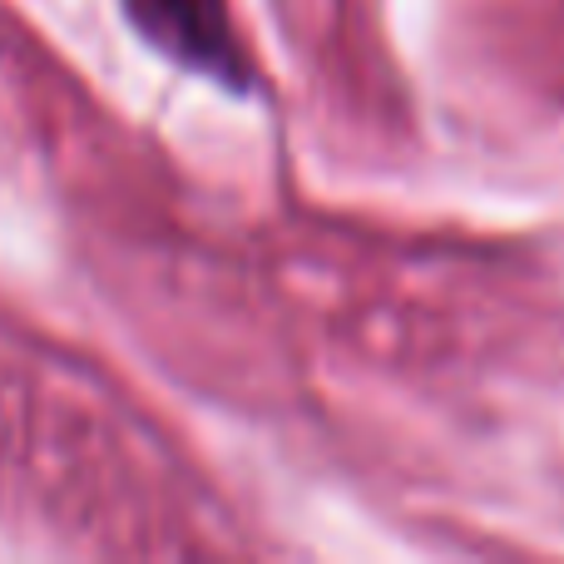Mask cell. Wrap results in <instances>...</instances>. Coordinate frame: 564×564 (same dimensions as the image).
<instances>
[{
  "mask_svg": "<svg viewBox=\"0 0 564 564\" xmlns=\"http://www.w3.org/2000/svg\"><path fill=\"white\" fill-rule=\"evenodd\" d=\"M119 10L129 30L184 75L208 79L234 99L258 89V65L238 35L228 0H119Z\"/></svg>",
  "mask_w": 564,
  "mask_h": 564,
  "instance_id": "1",
  "label": "cell"
}]
</instances>
